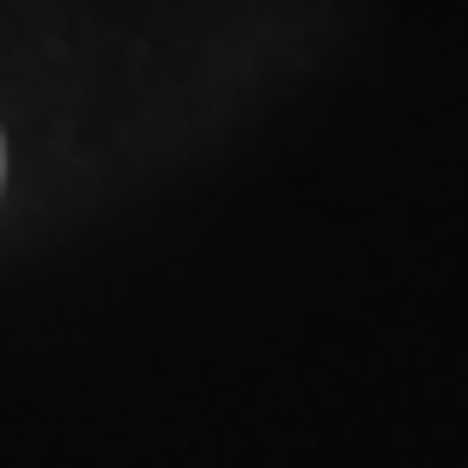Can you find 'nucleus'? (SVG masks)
Returning a JSON list of instances; mask_svg holds the SVG:
<instances>
[{
    "label": "nucleus",
    "mask_w": 468,
    "mask_h": 468,
    "mask_svg": "<svg viewBox=\"0 0 468 468\" xmlns=\"http://www.w3.org/2000/svg\"><path fill=\"white\" fill-rule=\"evenodd\" d=\"M0 171H6V153H0Z\"/></svg>",
    "instance_id": "1"
}]
</instances>
